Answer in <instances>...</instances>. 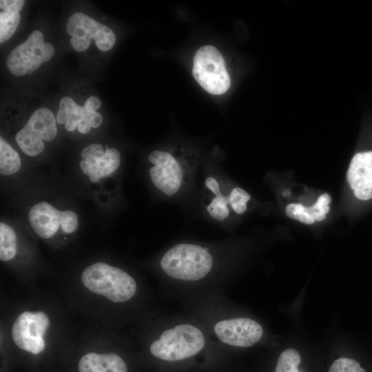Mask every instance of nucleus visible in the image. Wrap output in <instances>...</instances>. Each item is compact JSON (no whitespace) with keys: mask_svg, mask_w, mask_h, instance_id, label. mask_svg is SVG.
<instances>
[{"mask_svg":"<svg viewBox=\"0 0 372 372\" xmlns=\"http://www.w3.org/2000/svg\"><path fill=\"white\" fill-rule=\"evenodd\" d=\"M66 30L72 36L70 44L77 52L87 50L91 39L103 52L110 50L116 42V36L110 28L81 12H75L68 18Z\"/></svg>","mask_w":372,"mask_h":372,"instance_id":"9d476101","label":"nucleus"},{"mask_svg":"<svg viewBox=\"0 0 372 372\" xmlns=\"http://www.w3.org/2000/svg\"><path fill=\"white\" fill-rule=\"evenodd\" d=\"M81 279L90 291L114 302L129 300L136 291V283L129 273L103 262H95L86 267Z\"/></svg>","mask_w":372,"mask_h":372,"instance_id":"7ed1b4c3","label":"nucleus"},{"mask_svg":"<svg viewBox=\"0 0 372 372\" xmlns=\"http://www.w3.org/2000/svg\"><path fill=\"white\" fill-rule=\"evenodd\" d=\"M17 234L14 229L3 221L0 223V260L3 262L14 258L17 254Z\"/></svg>","mask_w":372,"mask_h":372,"instance_id":"f3484780","label":"nucleus"},{"mask_svg":"<svg viewBox=\"0 0 372 372\" xmlns=\"http://www.w3.org/2000/svg\"><path fill=\"white\" fill-rule=\"evenodd\" d=\"M213 257L202 246L179 243L169 249L162 256L160 265L169 277L186 281L202 279L211 270Z\"/></svg>","mask_w":372,"mask_h":372,"instance_id":"f03ea898","label":"nucleus"},{"mask_svg":"<svg viewBox=\"0 0 372 372\" xmlns=\"http://www.w3.org/2000/svg\"><path fill=\"white\" fill-rule=\"evenodd\" d=\"M54 46L44 41L43 33L34 30L23 43L14 48L8 55L6 66L11 74L23 76L32 74L43 63L52 58Z\"/></svg>","mask_w":372,"mask_h":372,"instance_id":"1a4fd4ad","label":"nucleus"},{"mask_svg":"<svg viewBox=\"0 0 372 372\" xmlns=\"http://www.w3.org/2000/svg\"><path fill=\"white\" fill-rule=\"evenodd\" d=\"M79 165L86 180L99 192L114 189L121 164V154L114 147L91 143L80 153Z\"/></svg>","mask_w":372,"mask_h":372,"instance_id":"20e7f679","label":"nucleus"},{"mask_svg":"<svg viewBox=\"0 0 372 372\" xmlns=\"http://www.w3.org/2000/svg\"><path fill=\"white\" fill-rule=\"evenodd\" d=\"M49 324V318L43 311L23 312L12 325L14 343L21 349L39 354L45 349L43 335Z\"/></svg>","mask_w":372,"mask_h":372,"instance_id":"9b49d317","label":"nucleus"},{"mask_svg":"<svg viewBox=\"0 0 372 372\" xmlns=\"http://www.w3.org/2000/svg\"><path fill=\"white\" fill-rule=\"evenodd\" d=\"M347 176L357 198H372V151L356 154L351 161Z\"/></svg>","mask_w":372,"mask_h":372,"instance_id":"ddd939ff","label":"nucleus"},{"mask_svg":"<svg viewBox=\"0 0 372 372\" xmlns=\"http://www.w3.org/2000/svg\"><path fill=\"white\" fill-rule=\"evenodd\" d=\"M192 75L202 88L211 94H223L230 87L225 61L220 51L213 45L202 46L196 52Z\"/></svg>","mask_w":372,"mask_h":372,"instance_id":"0eeeda50","label":"nucleus"},{"mask_svg":"<svg viewBox=\"0 0 372 372\" xmlns=\"http://www.w3.org/2000/svg\"><path fill=\"white\" fill-rule=\"evenodd\" d=\"M327 372H366V370L356 360L341 357L331 363Z\"/></svg>","mask_w":372,"mask_h":372,"instance_id":"aec40b11","label":"nucleus"},{"mask_svg":"<svg viewBox=\"0 0 372 372\" xmlns=\"http://www.w3.org/2000/svg\"><path fill=\"white\" fill-rule=\"evenodd\" d=\"M24 4L23 0H1L0 8L3 12H20Z\"/></svg>","mask_w":372,"mask_h":372,"instance_id":"412c9836","label":"nucleus"},{"mask_svg":"<svg viewBox=\"0 0 372 372\" xmlns=\"http://www.w3.org/2000/svg\"><path fill=\"white\" fill-rule=\"evenodd\" d=\"M298 220L304 224H313L315 222L313 214L308 213L305 210L298 216Z\"/></svg>","mask_w":372,"mask_h":372,"instance_id":"393cba45","label":"nucleus"},{"mask_svg":"<svg viewBox=\"0 0 372 372\" xmlns=\"http://www.w3.org/2000/svg\"><path fill=\"white\" fill-rule=\"evenodd\" d=\"M28 220L41 238L50 240L59 236L74 234L79 227V217L72 209H61L45 200L34 203L28 212Z\"/></svg>","mask_w":372,"mask_h":372,"instance_id":"423d86ee","label":"nucleus"},{"mask_svg":"<svg viewBox=\"0 0 372 372\" xmlns=\"http://www.w3.org/2000/svg\"><path fill=\"white\" fill-rule=\"evenodd\" d=\"M306 207L301 204H289L285 208L286 215L293 220H298V216L304 211Z\"/></svg>","mask_w":372,"mask_h":372,"instance_id":"4be33fe9","label":"nucleus"},{"mask_svg":"<svg viewBox=\"0 0 372 372\" xmlns=\"http://www.w3.org/2000/svg\"><path fill=\"white\" fill-rule=\"evenodd\" d=\"M56 119L58 124L64 125L68 132L77 130L79 133L87 134L92 128L87 110L69 96H64L60 100Z\"/></svg>","mask_w":372,"mask_h":372,"instance_id":"4468645a","label":"nucleus"},{"mask_svg":"<svg viewBox=\"0 0 372 372\" xmlns=\"http://www.w3.org/2000/svg\"><path fill=\"white\" fill-rule=\"evenodd\" d=\"M214 332L222 342L239 347L253 346L263 335L262 326L247 318L219 321L214 326Z\"/></svg>","mask_w":372,"mask_h":372,"instance_id":"f8f14e48","label":"nucleus"},{"mask_svg":"<svg viewBox=\"0 0 372 372\" xmlns=\"http://www.w3.org/2000/svg\"><path fill=\"white\" fill-rule=\"evenodd\" d=\"M21 15L19 12H0V43L8 40L14 33L19 22Z\"/></svg>","mask_w":372,"mask_h":372,"instance_id":"a211bd4d","label":"nucleus"},{"mask_svg":"<svg viewBox=\"0 0 372 372\" xmlns=\"http://www.w3.org/2000/svg\"><path fill=\"white\" fill-rule=\"evenodd\" d=\"M313 216H314L315 220L322 221L323 220L325 219L326 214L318 210H316L313 212Z\"/></svg>","mask_w":372,"mask_h":372,"instance_id":"a878e982","label":"nucleus"},{"mask_svg":"<svg viewBox=\"0 0 372 372\" xmlns=\"http://www.w3.org/2000/svg\"><path fill=\"white\" fill-rule=\"evenodd\" d=\"M101 101L96 96H91L87 98L83 107L86 110L96 111L101 106Z\"/></svg>","mask_w":372,"mask_h":372,"instance_id":"5701e85b","label":"nucleus"},{"mask_svg":"<svg viewBox=\"0 0 372 372\" xmlns=\"http://www.w3.org/2000/svg\"><path fill=\"white\" fill-rule=\"evenodd\" d=\"M227 195L231 211L238 214H242L246 211L247 203L251 199L249 193L242 188L236 186L227 189Z\"/></svg>","mask_w":372,"mask_h":372,"instance_id":"6ab92c4d","label":"nucleus"},{"mask_svg":"<svg viewBox=\"0 0 372 372\" xmlns=\"http://www.w3.org/2000/svg\"><path fill=\"white\" fill-rule=\"evenodd\" d=\"M147 160L149 180L162 196L177 198L190 188L198 163L194 153L156 149L149 153Z\"/></svg>","mask_w":372,"mask_h":372,"instance_id":"f257e3e1","label":"nucleus"},{"mask_svg":"<svg viewBox=\"0 0 372 372\" xmlns=\"http://www.w3.org/2000/svg\"><path fill=\"white\" fill-rule=\"evenodd\" d=\"M21 167L19 154L3 138L0 137V174L10 176L17 174Z\"/></svg>","mask_w":372,"mask_h":372,"instance_id":"dca6fc26","label":"nucleus"},{"mask_svg":"<svg viewBox=\"0 0 372 372\" xmlns=\"http://www.w3.org/2000/svg\"><path fill=\"white\" fill-rule=\"evenodd\" d=\"M331 202V197L328 194H323L320 196L315 203L312 207L313 212L316 210H318L324 205H329Z\"/></svg>","mask_w":372,"mask_h":372,"instance_id":"b1692460","label":"nucleus"},{"mask_svg":"<svg viewBox=\"0 0 372 372\" xmlns=\"http://www.w3.org/2000/svg\"><path fill=\"white\" fill-rule=\"evenodd\" d=\"M79 372H127V367L116 353H88L81 358Z\"/></svg>","mask_w":372,"mask_h":372,"instance_id":"2eb2a0df","label":"nucleus"},{"mask_svg":"<svg viewBox=\"0 0 372 372\" xmlns=\"http://www.w3.org/2000/svg\"><path fill=\"white\" fill-rule=\"evenodd\" d=\"M329 209H330V208H329V205H327L322 206V207L319 209V211L326 214H327V213L329 212Z\"/></svg>","mask_w":372,"mask_h":372,"instance_id":"bb28decb","label":"nucleus"},{"mask_svg":"<svg viewBox=\"0 0 372 372\" xmlns=\"http://www.w3.org/2000/svg\"><path fill=\"white\" fill-rule=\"evenodd\" d=\"M205 342L199 329L183 324L164 331L159 339L152 343L149 351L157 358L175 362L196 355L203 349Z\"/></svg>","mask_w":372,"mask_h":372,"instance_id":"39448f33","label":"nucleus"},{"mask_svg":"<svg viewBox=\"0 0 372 372\" xmlns=\"http://www.w3.org/2000/svg\"><path fill=\"white\" fill-rule=\"evenodd\" d=\"M57 132V122L54 113L47 107H40L31 114L25 125L18 131L15 141L25 155L35 157L43 152L44 142L53 141Z\"/></svg>","mask_w":372,"mask_h":372,"instance_id":"6e6552de","label":"nucleus"}]
</instances>
